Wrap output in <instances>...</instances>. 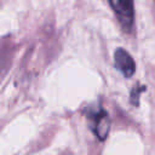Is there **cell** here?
Listing matches in <instances>:
<instances>
[{"label": "cell", "mask_w": 155, "mask_h": 155, "mask_svg": "<svg viewBox=\"0 0 155 155\" xmlns=\"http://www.w3.org/2000/svg\"><path fill=\"white\" fill-rule=\"evenodd\" d=\"M91 128L99 140H104L108 137V133L110 130V120L108 114L103 110L96 113L92 117Z\"/></svg>", "instance_id": "3957f363"}, {"label": "cell", "mask_w": 155, "mask_h": 155, "mask_svg": "<svg viewBox=\"0 0 155 155\" xmlns=\"http://www.w3.org/2000/svg\"><path fill=\"white\" fill-rule=\"evenodd\" d=\"M115 16L125 31H131L134 23V4L133 0H109Z\"/></svg>", "instance_id": "6da1fadb"}, {"label": "cell", "mask_w": 155, "mask_h": 155, "mask_svg": "<svg viewBox=\"0 0 155 155\" xmlns=\"http://www.w3.org/2000/svg\"><path fill=\"white\" fill-rule=\"evenodd\" d=\"M114 63L116 69L126 78H131L136 71V63L132 56L124 48H116L114 53Z\"/></svg>", "instance_id": "7a4b0ae2"}]
</instances>
